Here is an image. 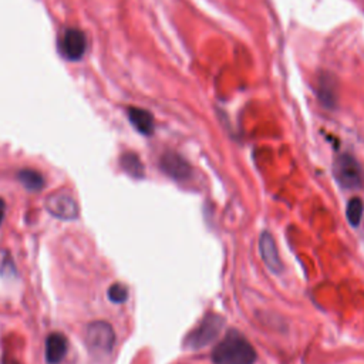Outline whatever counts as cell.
Masks as SVG:
<instances>
[{
	"instance_id": "5",
	"label": "cell",
	"mask_w": 364,
	"mask_h": 364,
	"mask_svg": "<svg viewBox=\"0 0 364 364\" xmlns=\"http://www.w3.org/2000/svg\"><path fill=\"white\" fill-rule=\"evenodd\" d=\"M44 208L51 216L62 220H74L80 215L77 201L66 189L51 192L44 201Z\"/></svg>"
},
{
	"instance_id": "8",
	"label": "cell",
	"mask_w": 364,
	"mask_h": 364,
	"mask_svg": "<svg viewBox=\"0 0 364 364\" xmlns=\"http://www.w3.org/2000/svg\"><path fill=\"white\" fill-rule=\"evenodd\" d=\"M259 250H261V257H262L263 263L272 273L279 275L284 272V263L281 261V257H279L275 238L272 236L270 232H263L261 235Z\"/></svg>"
},
{
	"instance_id": "7",
	"label": "cell",
	"mask_w": 364,
	"mask_h": 364,
	"mask_svg": "<svg viewBox=\"0 0 364 364\" xmlns=\"http://www.w3.org/2000/svg\"><path fill=\"white\" fill-rule=\"evenodd\" d=\"M87 50V39L81 31L67 29L60 40V51L69 62H78Z\"/></svg>"
},
{
	"instance_id": "2",
	"label": "cell",
	"mask_w": 364,
	"mask_h": 364,
	"mask_svg": "<svg viewBox=\"0 0 364 364\" xmlns=\"http://www.w3.org/2000/svg\"><path fill=\"white\" fill-rule=\"evenodd\" d=\"M223 323H225V320L222 316L216 313H208L197 327L187 334L184 343L185 347L189 350H200L207 347L218 338L222 331Z\"/></svg>"
},
{
	"instance_id": "14",
	"label": "cell",
	"mask_w": 364,
	"mask_h": 364,
	"mask_svg": "<svg viewBox=\"0 0 364 364\" xmlns=\"http://www.w3.org/2000/svg\"><path fill=\"white\" fill-rule=\"evenodd\" d=\"M364 214V204L360 198H352L346 208V216L353 228H357Z\"/></svg>"
},
{
	"instance_id": "3",
	"label": "cell",
	"mask_w": 364,
	"mask_h": 364,
	"mask_svg": "<svg viewBox=\"0 0 364 364\" xmlns=\"http://www.w3.org/2000/svg\"><path fill=\"white\" fill-rule=\"evenodd\" d=\"M333 175L342 188L356 191L363 187L364 175L358 161L352 154H340L333 164Z\"/></svg>"
},
{
	"instance_id": "1",
	"label": "cell",
	"mask_w": 364,
	"mask_h": 364,
	"mask_svg": "<svg viewBox=\"0 0 364 364\" xmlns=\"http://www.w3.org/2000/svg\"><path fill=\"white\" fill-rule=\"evenodd\" d=\"M214 364H255L257 352L238 330H229L211 354Z\"/></svg>"
},
{
	"instance_id": "13",
	"label": "cell",
	"mask_w": 364,
	"mask_h": 364,
	"mask_svg": "<svg viewBox=\"0 0 364 364\" xmlns=\"http://www.w3.org/2000/svg\"><path fill=\"white\" fill-rule=\"evenodd\" d=\"M17 180L27 191H31V192H40L46 187L44 177L39 171L29 170V168H26V170H20L17 173Z\"/></svg>"
},
{
	"instance_id": "6",
	"label": "cell",
	"mask_w": 364,
	"mask_h": 364,
	"mask_svg": "<svg viewBox=\"0 0 364 364\" xmlns=\"http://www.w3.org/2000/svg\"><path fill=\"white\" fill-rule=\"evenodd\" d=\"M161 171L170 178L182 182L192 177V168L188 161L174 151H166L159 159Z\"/></svg>"
},
{
	"instance_id": "15",
	"label": "cell",
	"mask_w": 364,
	"mask_h": 364,
	"mask_svg": "<svg viewBox=\"0 0 364 364\" xmlns=\"http://www.w3.org/2000/svg\"><path fill=\"white\" fill-rule=\"evenodd\" d=\"M107 296L110 299V302L121 304L125 303L128 299V288L123 284H114L108 288Z\"/></svg>"
},
{
	"instance_id": "12",
	"label": "cell",
	"mask_w": 364,
	"mask_h": 364,
	"mask_svg": "<svg viewBox=\"0 0 364 364\" xmlns=\"http://www.w3.org/2000/svg\"><path fill=\"white\" fill-rule=\"evenodd\" d=\"M120 165L131 178L143 180L146 177L144 164L135 153H124L120 158Z\"/></svg>"
},
{
	"instance_id": "9",
	"label": "cell",
	"mask_w": 364,
	"mask_h": 364,
	"mask_svg": "<svg viewBox=\"0 0 364 364\" xmlns=\"http://www.w3.org/2000/svg\"><path fill=\"white\" fill-rule=\"evenodd\" d=\"M69 350V342L63 333H50L46 339L44 358L47 364H60Z\"/></svg>"
},
{
	"instance_id": "11",
	"label": "cell",
	"mask_w": 364,
	"mask_h": 364,
	"mask_svg": "<svg viewBox=\"0 0 364 364\" xmlns=\"http://www.w3.org/2000/svg\"><path fill=\"white\" fill-rule=\"evenodd\" d=\"M128 120L132 127L143 135H153L154 134V117L150 111L138 107L128 108Z\"/></svg>"
},
{
	"instance_id": "10",
	"label": "cell",
	"mask_w": 364,
	"mask_h": 364,
	"mask_svg": "<svg viewBox=\"0 0 364 364\" xmlns=\"http://www.w3.org/2000/svg\"><path fill=\"white\" fill-rule=\"evenodd\" d=\"M318 96L323 107L333 110L338 105V80L329 73L323 71L318 81Z\"/></svg>"
},
{
	"instance_id": "4",
	"label": "cell",
	"mask_w": 364,
	"mask_h": 364,
	"mask_svg": "<svg viewBox=\"0 0 364 364\" xmlns=\"http://www.w3.org/2000/svg\"><path fill=\"white\" fill-rule=\"evenodd\" d=\"M86 345L98 356L110 354L116 345L114 327L104 320L92 322L86 330Z\"/></svg>"
},
{
	"instance_id": "16",
	"label": "cell",
	"mask_w": 364,
	"mask_h": 364,
	"mask_svg": "<svg viewBox=\"0 0 364 364\" xmlns=\"http://www.w3.org/2000/svg\"><path fill=\"white\" fill-rule=\"evenodd\" d=\"M5 215H6V202L3 198H0V225H2Z\"/></svg>"
}]
</instances>
